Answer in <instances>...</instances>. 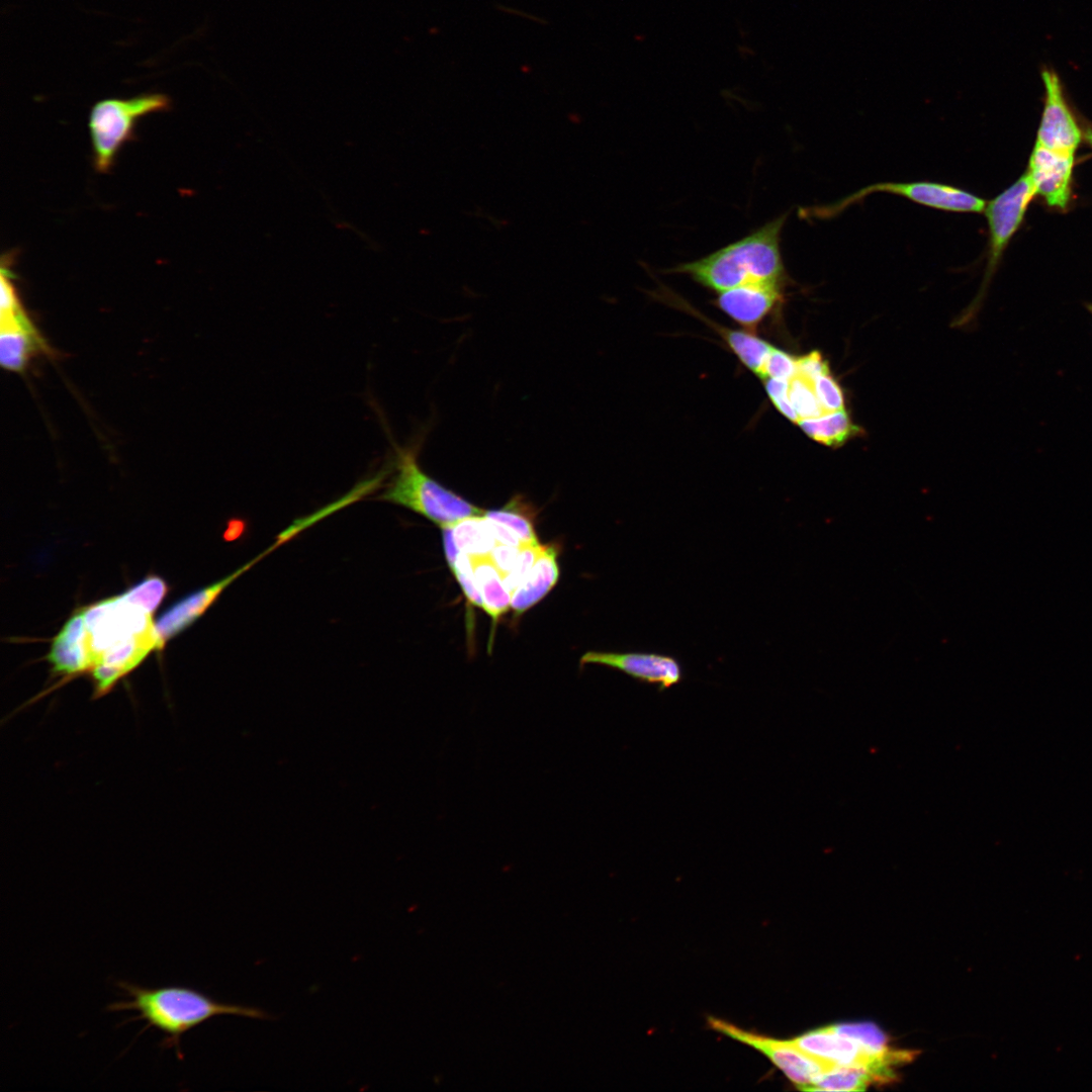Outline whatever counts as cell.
<instances>
[{"instance_id":"1","label":"cell","mask_w":1092,"mask_h":1092,"mask_svg":"<svg viewBox=\"0 0 1092 1092\" xmlns=\"http://www.w3.org/2000/svg\"><path fill=\"white\" fill-rule=\"evenodd\" d=\"M129 1000L111 1003L108 1011H135L132 1020H144L146 1027H154L165 1034L162 1045L175 1048L182 1059L181 1036L218 1015H237L254 1019H273L262 1009L216 1001L207 995L184 987L164 986L145 988L128 982H118Z\"/></svg>"},{"instance_id":"2","label":"cell","mask_w":1092,"mask_h":1092,"mask_svg":"<svg viewBox=\"0 0 1092 1092\" xmlns=\"http://www.w3.org/2000/svg\"><path fill=\"white\" fill-rule=\"evenodd\" d=\"M787 216L784 213L742 239L703 258L679 264L669 272L688 275L717 292L749 282H784L781 234Z\"/></svg>"},{"instance_id":"3","label":"cell","mask_w":1092,"mask_h":1092,"mask_svg":"<svg viewBox=\"0 0 1092 1092\" xmlns=\"http://www.w3.org/2000/svg\"><path fill=\"white\" fill-rule=\"evenodd\" d=\"M393 448L390 477L377 497L411 510L439 527H454L469 518L481 517L484 510L446 488L421 467L419 444L400 446L389 436Z\"/></svg>"},{"instance_id":"4","label":"cell","mask_w":1092,"mask_h":1092,"mask_svg":"<svg viewBox=\"0 0 1092 1092\" xmlns=\"http://www.w3.org/2000/svg\"><path fill=\"white\" fill-rule=\"evenodd\" d=\"M170 107L169 96L159 92L97 101L90 110L88 120L95 170L98 173L109 172L120 148L133 138V129L140 118L168 111Z\"/></svg>"},{"instance_id":"5","label":"cell","mask_w":1092,"mask_h":1092,"mask_svg":"<svg viewBox=\"0 0 1092 1092\" xmlns=\"http://www.w3.org/2000/svg\"><path fill=\"white\" fill-rule=\"evenodd\" d=\"M82 610L87 630L90 669L107 653L138 638L156 633L153 613L130 602L123 594L83 607Z\"/></svg>"},{"instance_id":"6","label":"cell","mask_w":1092,"mask_h":1092,"mask_svg":"<svg viewBox=\"0 0 1092 1092\" xmlns=\"http://www.w3.org/2000/svg\"><path fill=\"white\" fill-rule=\"evenodd\" d=\"M791 1041L807 1055L832 1068L858 1067L870 1071L880 1084L896 1079L895 1069L912 1061L913 1051L896 1050L889 1056H876L857 1040L836 1032L831 1025L810 1030Z\"/></svg>"},{"instance_id":"7","label":"cell","mask_w":1092,"mask_h":1092,"mask_svg":"<svg viewBox=\"0 0 1092 1092\" xmlns=\"http://www.w3.org/2000/svg\"><path fill=\"white\" fill-rule=\"evenodd\" d=\"M876 192L899 195L915 203L948 212L979 213L984 211L987 203L972 192L939 182H880L866 186L836 202L811 208L810 212L819 218H830Z\"/></svg>"},{"instance_id":"8","label":"cell","mask_w":1092,"mask_h":1092,"mask_svg":"<svg viewBox=\"0 0 1092 1092\" xmlns=\"http://www.w3.org/2000/svg\"><path fill=\"white\" fill-rule=\"evenodd\" d=\"M708 1023L712 1029L762 1053L800 1090H805L820 1075L834 1069L798 1049L791 1039L763 1036L715 1017L709 1018Z\"/></svg>"},{"instance_id":"9","label":"cell","mask_w":1092,"mask_h":1092,"mask_svg":"<svg viewBox=\"0 0 1092 1092\" xmlns=\"http://www.w3.org/2000/svg\"><path fill=\"white\" fill-rule=\"evenodd\" d=\"M1036 194L1028 172L986 203L984 212L989 228V252L984 286L989 281L1010 239L1021 224L1027 206Z\"/></svg>"},{"instance_id":"10","label":"cell","mask_w":1092,"mask_h":1092,"mask_svg":"<svg viewBox=\"0 0 1092 1092\" xmlns=\"http://www.w3.org/2000/svg\"><path fill=\"white\" fill-rule=\"evenodd\" d=\"M586 664L620 670L640 682L655 685L659 692L670 689L684 678L682 666L675 657L656 652L589 650L579 659L580 667Z\"/></svg>"},{"instance_id":"11","label":"cell","mask_w":1092,"mask_h":1092,"mask_svg":"<svg viewBox=\"0 0 1092 1092\" xmlns=\"http://www.w3.org/2000/svg\"><path fill=\"white\" fill-rule=\"evenodd\" d=\"M1044 87V105L1036 143L1064 153H1075L1082 133L1065 98L1059 75L1051 68L1040 73Z\"/></svg>"},{"instance_id":"12","label":"cell","mask_w":1092,"mask_h":1092,"mask_svg":"<svg viewBox=\"0 0 1092 1092\" xmlns=\"http://www.w3.org/2000/svg\"><path fill=\"white\" fill-rule=\"evenodd\" d=\"M49 350L22 304L0 311V360L5 369L21 372L33 355Z\"/></svg>"},{"instance_id":"13","label":"cell","mask_w":1092,"mask_h":1092,"mask_svg":"<svg viewBox=\"0 0 1092 1092\" xmlns=\"http://www.w3.org/2000/svg\"><path fill=\"white\" fill-rule=\"evenodd\" d=\"M268 553L266 551L264 554ZM262 554L260 557H262ZM260 557L255 558L243 565L235 572L217 580L203 588H200L185 598L177 601L167 609L156 621L155 630L158 636L159 650L164 648L166 642L189 627L215 602L219 595L241 574L254 565Z\"/></svg>"},{"instance_id":"14","label":"cell","mask_w":1092,"mask_h":1092,"mask_svg":"<svg viewBox=\"0 0 1092 1092\" xmlns=\"http://www.w3.org/2000/svg\"><path fill=\"white\" fill-rule=\"evenodd\" d=\"M1074 154L1053 151L1035 143L1027 172L1036 194L1052 207L1065 209L1069 203Z\"/></svg>"},{"instance_id":"15","label":"cell","mask_w":1092,"mask_h":1092,"mask_svg":"<svg viewBox=\"0 0 1092 1092\" xmlns=\"http://www.w3.org/2000/svg\"><path fill=\"white\" fill-rule=\"evenodd\" d=\"M783 283H745L719 292L716 304L735 322L752 331L782 300Z\"/></svg>"},{"instance_id":"16","label":"cell","mask_w":1092,"mask_h":1092,"mask_svg":"<svg viewBox=\"0 0 1092 1092\" xmlns=\"http://www.w3.org/2000/svg\"><path fill=\"white\" fill-rule=\"evenodd\" d=\"M47 658L57 675L71 677L90 670L87 630L82 608L68 619L54 638Z\"/></svg>"},{"instance_id":"17","label":"cell","mask_w":1092,"mask_h":1092,"mask_svg":"<svg viewBox=\"0 0 1092 1092\" xmlns=\"http://www.w3.org/2000/svg\"><path fill=\"white\" fill-rule=\"evenodd\" d=\"M558 549L543 545L532 568L512 594L511 609L515 616L534 607L555 586L559 578Z\"/></svg>"},{"instance_id":"18","label":"cell","mask_w":1092,"mask_h":1092,"mask_svg":"<svg viewBox=\"0 0 1092 1092\" xmlns=\"http://www.w3.org/2000/svg\"><path fill=\"white\" fill-rule=\"evenodd\" d=\"M476 583L482 598V609L497 624L499 618L511 608L512 595L505 584L502 572L489 556H471Z\"/></svg>"},{"instance_id":"19","label":"cell","mask_w":1092,"mask_h":1092,"mask_svg":"<svg viewBox=\"0 0 1092 1092\" xmlns=\"http://www.w3.org/2000/svg\"><path fill=\"white\" fill-rule=\"evenodd\" d=\"M798 424L810 438L831 447L841 446L859 432V428L851 422L844 410L826 413L817 418L802 419Z\"/></svg>"},{"instance_id":"20","label":"cell","mask_w":1092,"mask_h":1092,"mask_svg":"<svg viewBox=\"0 0 1092 1092\" xmlns=\"http://www.w3.org/2000/svg\"><path fill=\"white\" fill-rule=\"evenodd\" d=\"M720 334L740 361L760 378L771 346L750 333L720 328Z\"/></svg>"},{"instance_id":"21","label":"cell","mask_w":1092,"mask_h":1092,"mask_svg":"<svg viewBox=\"0 0 1092 1092\" xmlns=\"http://www.w3.org/2000/svg\"><path fill=\"white\" fill-rule=\"evenodd\" d=\"M879 1083L870 1071L858 1067H837L820 1075L804 1091H864Z\"/></svg>"},{"instance_id":"22","label":"cell","mask_w":1092,"mask_h":1092,"mask_svg":"<svg viewBox=\"0 0 1092 1092\" xmlns=\"http://www.w3.org/2000/svg\"><path fill=\"white\" fill-rule=\"evenodd\" d=\"M452 529L458 549L470 556H484L495 546L496 541L483 516L461 521Z\"/></svg>"},{"instance_id":"23","label":"cell","mask_w":1092,"mask_h":1092,"mask_svg":"<svg viewBox=\"0 0 1092 1092\" xmlns=\"http://www.w3.org/2000/svg\"><path fill=\"white\" fill-rule=\"evenodd\" d=\"M522 503L517 498L502 509L484 511V517L510 530L521 542V546L538 545L539 540L531 517L526 514Z\"/></svg>"},{"instance_id":"24","label":"cell","mask_w":1092,"mask_h":1092,"mask_svg":"<svg viewBox=\"0 0 1092 1092\" xmlns=\"http://www.w3.org/2000/svg\"><path fill=\"white\" fill-rule=\"evenodd\" d=\"M831 1027L836 1032L857 1040L873 1055L889 1056L896 1051L888 1045L886 1034L874 1023H839L833 1024Z\"/></svg>"},{"instance_id":"25","label":"cell","mask_w":1092,"mask_h":1092,"mask_svg":"<svg viewBox=\"0 0 1092 1092\" xmlns=\"http://www.w3.org/2000/svg\"><path fill=\"white\" fill-rule=\"evenodd\" d=\"M789 398L800 420L826 414L815 393L813 382L799 373L789 380Z\"/></svg>"},{"instance_id":"26","label":"cell","mask_w":1092,"mask_h":1092,"mask_svg":"<svg viewBox=\"0 0 1092 1092\" xmlns=\"http://www.w3.org/2000/svg\"><path fill=\"white\" fill-rule=\"evenodd\" d=\"M167 590L168 586L160 576L149 575L124 592L123 596L130 602L139 604L154 613L166 596Z\"/></svg>"},{"instance_id":"27","label":"cell","mask_w":1092,"mask_h":1092,"mask_svg":"<svg viewBox=\"0 0 1092 1092\" xmlns=\"http://www.w3.org/2000/svg\"><path fill=\"white\" fill-rule=\"evenodd\" d=\"M449 567L469 604L482 609V598L476 583L472 557L460 552Z\"/></svg>"},{"instance_id":"28","label":"cell","mask_w":1092,"mask_h":1092,"mask_svg":"<svg viewBox=\"0 0 1092 1092\" xmlns=\"http://www.w3.org/2000/svg\"><path fill=\"white\" fill-rule=\"evenodd\" d=\"M812 382L818 400L825 413L844 410L842 389L830 373L822 374Z\"/></svg>"},{"instance_id":"29","label":"cell","mask_w":1092,"mask_h":1092,"mask_svg":"<svg viewBox=\"0 0 1092 1092\" xmlns=\"http://www.w3.org/2000/svg\"><path fill=\"white\" fill-rule=\"evenodd\" d=\"M797 373V359L788 353L771 348L763 368V377L790 380Z\"/></svg>"},{"instance_id":"30","label":"cell","mask_w":1092,"mask_h":1092,"mask_svg":"<svg viewBox=\"0 0 1092 1092\" xmlns=\"http://www.w3.org/2000/svg\"><path fill=\"white\" fill-rule=\"evenodd\" d=\"M797 373L813 381L822 374L830 373V369L820 352L813 351L797 359Z\"/></svg>"},{"instance_id":"31","label":"cell","mask_w":1092,"mask_h":1092,"mask_svg":"<svg viewBox=\"0 0 1092 1092\" xmlns=\"http://www.w3.org/2000/svg\"><path fill=\"white\" fill-rule=\"evenodd\" d=\"M520 547L499 544L490 551L488 556L502 574L507 575L514 570L519 560Z\"/></svg>"},{"instance_id":"32","label":"cell","mask_w":1092,"mask_h":1092,"mask_svg":"<svg viewBox=\"0 0 1092 1092\" xmlns=\"http://www.w3.org/2000/svg\"><path fill=\"white\" fill-rule=\"evenodd\" d=\"M1085 139L1092 146V128L1085 131Z\"/></svg>"},{"instance_id":"33","label":"cell","mask_w":1092,"mask_h":1092,"mask_svg":"<svg viewBox=\"0 0 1092 1092\" xmlns=\"http://www.w3.org/2000/svg\"><path fill=\"white\" fill-rule=\"evenodd\" d=\"M1086 308H1087V309H1088V311H1089V312H1090V313L1092 314V303H1087V304H1086Z\"/></svg>"}]
</instances>
